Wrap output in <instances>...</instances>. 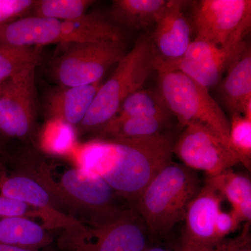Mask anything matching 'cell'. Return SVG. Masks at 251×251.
<instances>
[{
	"label": "cell",
	"mask_w": 251,
	"mask_h": 251,
	"mask_svg": "<svg viewBox=\"0 0 251 251\" xmlns=\"http://www.w3.org/2000/svg\"><path fill=\"white\" fill-rule=\"evenodd\" d=\"M75 133L72 126L59 120H51L46 126L41 145L53 154H67L75 150Z\"/></svg>",
	"instance_id": "27"
},
{
	"label": "cell",
	"mask_w": 251,
	"mask_h": 251,
	"mask_svg": "<svg viewBox=\"0 0 251 251\" xmlns=\"http://www.w3.org/2000/svg\"><path fill=\"white\" fill-rule=\"evenodd\" d=\"M173 153L185 166L202 171L208 177L221 174L240 163L239 157L210 128L201 124H191L176 143Z\"/></svg>",
	"instance_id": "10"
},
{
	"label": "cell",
	"mask_w": 251,
	"mask_h": 251,
	"mask_svg": "<svg viewBox=\"0 0 251 251\" xmlns=\"http://www.w3.org/2000/svg\"><path fill=\"white\" fill-rule=\"evenodd\" d=\"M197 172L170 161L133 203L150 233L163 234L184 221L188 206L201 189Z\"/></svg>",
	"instance_id": "3"
},
{
	"label": "cell",
	"mask_w": 251,
	"mask_h": 251,
	"mask_svg": "<svg viewBox=\"0 0 251 251\" xmlns=\"http://www.w3.org/2000/svg\"><path fill=\"white\" fill-rule=\"evenodd\" d=\"M250 225L245 223L240 234L232 239L226 238L206 247H180L177 251H251Z\"/></svg>",
	"instance_id": "28"
},
{
	"label": "cell",
	"mask_w": 251,
	"mask_h": 251,
	"mask_svg": "<svg viewBox=\"0 0 251 251\" xmlns=\"http://www.w3.org/2000/svg\"><path fill=\"white\" fill-rule=\"evenodd\" d=\"M149 233L148 226L132 204L99 226L81 224L64 229L58 244L64 251H144L150 247Z\"/></svg>",
	"instance_id": "6"
},
{
	"label": "cell",
	"mask_w": 251,
	"mask_h": 251,
	"mask_svg": "<svg viewBox=\"0 0 251 251\" xmlns=\"http://www.w3.org/2000/svg\"><path fill=\"white\" fill-rule=\"evenodd\" d=\"M171 119L156 117H133L121 121H110L100 130L108 139L137 140L163 133Z\"/></svg>",
	"instance_id": "22"
},
{
	"label": "cell",
	"mask_w": 251,
	"mask_h": 251,
	"mask_svg": "<svg viewBox=\"0 0 251 251\" xmlns=\"http://www.w3.org/2000/svg\"><path fill=\"white\" fill-rule=\"evenodd\" d=\"M221 92L231 115L251 117V53L249 48L227 71Z\"/></svg>",
	"instance_id": "17"
},
{
	"label": "cell",
	"mask_w": 251,
	"mask_h": 251,
	"mask_svg": "<svg viewBox=\"0 0 251 251\" xmlns=\"http://www.w3.org/2000/svg\"><path fill=\"white\" fill-rule=\"evenodd\" d=\"M144 251H177V249H176L175 251H171L170 249L163 247H148V249H145Z\"/></svg>",
	"instance_id": "33"
},
{
	"label": "cell",
	"mask_w": 251,
	"mask_h": 251,
	"mask_svg": "<svg viewBox=\"0 0 251 251\" xmlns=\"http://www.w3.org/2000/svg\"><path fill=\"white\" fill-rule=\"evenodd\" d=\"M62 44L69 43L122 41L121 31L101 16L85 14L62 21Z\"/></svg>",
	"instance_id": "18"
},
{
	"label": "cell",
	"mask_w": 251,
	"mask_h": 251,
	"mask_svg": "<svg viewBox=\"0 0 251 251\" xmlns=\"http://www.w3.org/2000/svg\"><path fill=\"white\" fill-rule=\"evenodd\" d=\"M62 21L25 16L0 25V44L38 47L62 44Z\"/></svg>",
	"instance_id": "15"
},
{
	"label": "cell",
	"mask_w": 251,
	"mask_h": 251,
	"mask_svg": "<svg viewBox=\"0 0 251 251\" xmlns=\"http://www.w3.org/2000/svg\"><path fill=\"white\" fill-rule=\"evenodd\" d=\"M242 224L232 211L229 212L221 210L216 217L214 233L217 242L226 239L234 232Z\"/></svg>",
	"instance_id": "31"
},
{
	"label": "cell",
	"mask_w": 251,
	"mask_h": 251,
	"mask_svg": "<svg viewBox=\"0 0 251 251\" xmlns=\"http://www.w3.org/2000/svg\"><path fill=\"white\" fill-rule=\"evenodd\" d=\"M224 199L228 201L231 211L241 222L251 221V181L246 175L236 173L232 169L206 178Z\"/></svg>",
	"instance_id": "19"
},
{
	"label": "cell",
	"mask_w": 251,
	"mask_h": 251,
	"mask_svg": "<svg viewBox=\"0 0 251 251\" xmlns=\"http://www.w3.org/2000/svg\"><path fill=\"white\" fill-rule=\"evenodd\" d=\"M94 2L91 0H36L27 16L71 21L85 15Z\"/></svg>",
	"instance_id": "25"
},
{
	"label": "cell",
	"mask_w": 251,
	"mask_h": 251,
	"mask_svg": "<svg viewBox=\"0 0 251 251\" xmlns=\"http://www.w3.org/2000/svg\"><path fill=\"white\" fill-rule=\"evenodd\" d=\"M0 251H38L32 249H24V248L12 247L0 244Z\"/></svg>",
	"instance_id": "32"
},
{
	"label": "cell",
	"mask_w": 251,
	"mask_h": 251,
	"mask_svg": "<svg viewBox=\"0 0 251 251\" xmlns=\"http://www.w3.org/2000/svg\"><path fill=\"white\" fill-rule=\"evenodd\" d=\"M36 68L25 69L0 85V131L10 138H29L35 128Z\"/></svg>",
	"instance_id": "9"
},
{
	"label": "cell",
	"mask_w": 251,
	"mask_h": 251,
	"mask_svg": "<svg viewBox=\"0 0 251 251\" xmlns=\"http://www.w3.org/2000/svg\"><path fill=\"white\" fill-rule=\"evenodd\" d=\"M174 142L161 134L137 140H97L77 151V167L99 175L131 204L171 161Z\"/></svg>",
	"instance_id": "1"
},
{
	"label": "cell",
	"mask_w": 251,
	"mask_h": 251,
	"mask_svg": "<svg viewBox=\"0 0 251 251\" xmlns=\"http://www.w3.org/2000/svg\"><path fill=\"white\" fill-rule=\"evenodd\" d=\"M171 115L158 91L141 89L126 99L111 121H121L133 117L171 119Z\"/></svg>",
	"instance_id": "23"
},
{
	"label": "cell",
	"mask_w": 251,
	"mask_h": 251,
	"mask_svg": "<svg viewBox=\"0 0 251 251\" xmlns=\"http://www.w3.org/2000/svg\"><path fill=\"white\" fill-rule=\"evenodd\" d=\"M42 166L38 173L59 204L74 219L80 216V222L89 227L114 219L133 204L92 172L75 167L63 173L56 181L46 166Z\"/></svg>",
	"instance_id": "2"
},
{
	"label": "cell",
	"mask_w": 251,
	"mask_h": 251,
	"mask_svg": "<svg viewBox=\"0 0 251 251\" xmlns=\"http://www.w3.org/2000/svg\"><path fill=\"white\" fill-rule=\"evenodd\" d=\"M229 122V146L240 163L251 169V117L234 114Z\"/></svg>",
	"instance_id": "26"
},
{
	"label": "cell",
	"mask_w": 251,
	"mask_h": 251,
	"mask_svg": "<svg viewBox=\"0 0 251 251\" xmlns=\"http://www.w3.org/2000/svg\"><path fill=\"white\" fill-rule=\"evenodd\" d=\"M158 74V92L180 125L205 126L231 149L229 121L209 90L179 71H165Z\"/></svg>",
	"instance_id": "5"
},
{
	"label": "cell",
	"mask_w": 251,
	"mask_h": 251,
	"mask_svg": "<svg viewBox=\"0 0 251 251\" xmlns=\"http://www.w3.org/2000/svg\"><path fill=\"white\" fill-rule=\"evenodd\" d=\"M100 85V81L77 87L61 86L48 98L47 110L51 120L78 126L87 115Z\"/></svg>",
	"instance_id": "16"
},
{
	"label": "cell",
	"mask_w": 251,
	"mask_h": 251,
	"mask_svg": "<svg viewBox=\"0 0 251 251\" xmlns=\"http://www.w3.org/2000/svg\"><path fill=\"white\" fill-rule=\"evenodd\" d=\"M14 216H38L39 214L35 209L11 198L0 196V217H14Z\"/></svg>",
	"instance_id": "30"
},
{
	"label": "cell",
	"mask_w": 251,
	"mask_h": 251,
	"mask_svg": "<svg viewBox=\"0 0 251 251\" xmlns=\"http://www.w3.org/2000/svg\"><path fill=\"white\" fill-rule=\"evenodd\" d=\"M41 48L16 47L0 44V85L41 59Z\"/></svg>",
	"instance_id": "24"
},
{
	"label": "cell",
	"mask_w": 251,
	"mask_h": 251,
	"mask_svg": "<svg viewBox=\"0 0 251 251\" xmlns=\"http://www.w3.org/2000/svg\"><path fill=\"white\" fill-rule=\"evenodd\" d=\"M151 39L140 38L134 47L125 54L106 82L101 84L83 121L78 126L81 133L100 131L111 121L126 99L142 87L154 68Z\"/></svg>",
	"instance_id": "4"
},
{
	"label": "cell",
	"mask_w": 251,
	"mask_h": 251,
	"mask_svg": "<svg viewBox=\"0 0 251 251\" xmlns=\"http://www.w3.org/2000/svg\"><path fill=\"white\" fill-rule=\"evenodd\" d=\"M60 54L52 63V75L62 87L100 82L104 74L125 55L122 41L59 44Z\"/></svg>",
	"instance_id": "8"
},
{
	"label": "cell",
	"mask_w": 251,
	"mask_h": 251,
	"mask_svg": "<svg viewBox=\"0 0 251 251\" xmlns=\"http://www.w3.org/2000/svg\"><path fill=\"white\" fill-rule=\"evenodd\" d=\"M188 3L172 0L171 4L156 23L151 43L154 68L179 60L191 44V27L183 8Z\"/></svg>",
	"instance_id": "13"
},
{
	"label": "cell",
	"mask_w": 251,
	"mask_h": 251,
	"mask_svg": "<svg viewBox=\"0 0 251 251\" xmlns=\"http://www.w3.org/2000/svg\"><path fill=\"white\" fill-rule=\"evenodd\" d=\"M34 3V0H0V25L27 16Z\"/></svg>",
	"instance_id": "29"
},
{
	"label": "cell",
	"mask_w": 251,
	"mask_h": 251,
	"mask_svg": "<svg viewBox=\"0 0 251 251\" xmlns=\"http://www.w3.org/2000/svg\"><path fill=\"white\" fill-rule=\"evenodd\" d=\"M44 226L25 216L0 219V244L38 250L52 242Z\"/></svg>",
	"instance_id": "20"
},
{
	"label": "cell",
	"mask_w": 251,
	"mask_h": 251,
	"mask_svg": "<svg viewBox=\"0 0 251 251\" xmlns=\"http://www.w3.org/2000/svg\"><path fill=\"white\" fill-rule=\"evenodd\" d=\"M172 0H115L111 16L120 24L143 29L156 24Z\"/></svg>",
	"instance_id": "21"
},
{
	"label": "cell",
	"mask_w": 251,
	"mask_h": 251,
	"mask_svg": "<svg viewBox=\"0 0 251 251\" xmlns=\"http://www.w3.org/2000/svg\"><path fill=\"white\" fill-rule=\"evenodd\" d=\"M0 193L37 211L46 229L64 230L81 224L64 210L38 171L24 169L11 176H0Z\"/></svg>",
	"instance_id": "11"
},
{
	"label": "cell",
	"mask_w": 251,
	"mask_h": 251,
	"mask_svg": "<svg viewBox=\"0 0 251 251\" xmlns=\"http://www.w3.org/2000/svg\"><path fill=\"white\" fill-rule=\"evenodd\" d=\"M238 60L222 48L195 39L179 60L157 67L155 70L157 72L179 71L209 90L219 83L224 73Z\"/></svg>",
	"instance_id": "12"
},
{
	"label": "cell",
	"mask_w": 251,
	"mask_h": 251,
	"mask_svg": "<svg viewBox=\"0 0 251 251\" xmlns=\"http://www.w3.org/2000/svg\"><path fill=\"white\" fill-rule=\"evenodd\" d=\"M224 198L205 181L188 206L185 216L182 247H202L217 242L214 233L216 217L221 211Z\"/></svg>",
	"instance_id": "14"
},
{
	"label": "cell",
	"mask_w": 251,
	"mask_h": 251,
	"mask_svg": "<svg viewBox=\"0 0 251 251\" xmlns=\"http://www.w3.org/2000/svg\"><path fill=\"white\" fill-rule=\"evenodd\" d=\"M196 39L222 48L237 59L248 49L244 41L251 25L250 0H202L194 16Z\"/></svg>",
	"instance_id": "7"
}]
</instances>
